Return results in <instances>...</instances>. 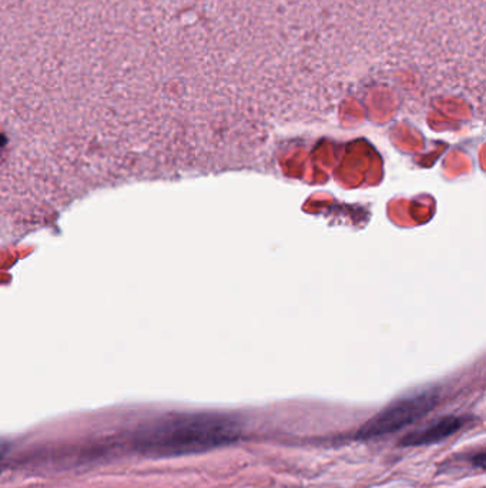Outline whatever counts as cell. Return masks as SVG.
Masks as SVG:
<instances>
[{
  "label": "cell",
  "instance_id": "4",
  "mask_svg": "<svg viewBox=\"0 0 486 488\" xmlns=\"http://www.w3.org/2000/svg\"><path fill=\"white\" fill-rule=\"evenodd\" d=\"M9 450H10V443L0 439V463H1V460L7 456Z\"/></svg>",
  "mask_w": 486,
  "mask_h": 488
},
{
  "label": "cell",
  "instance_id": "2",
  "mask_svg": "<svg viewBox=\"0 0 486 488\" xmlns=\"http://www.w3.org/2000/svg\"><path fill=\"white\" fill-rule=\"evenodd\" d=\"M438 403V393L432 390L421 392L398 402H394L373 419H370L357 433V440H374L397 433L428 414Z\"/></svg>",
  "mask_w": 486,
  "mask_h": 488
},
{
  "label": "cell",
  "instance_id": "1",
  "mask_svg": "<svg viewBox=\"0 0 486 488\" xmlns=\"http://www.w3.org/2000/svg\"><path fill=\"white\" fill-rule=\"evenodd\" d=\"M241 439L240 423L218 413H174L140 426L131 447L151 459L180 457L211 452Z\"/></svg>",
  "mask_w": 486,
  "mask_h": 488
},
{
  "label": "cell",
  "instance_id": "3",
  "mask_svg": "<svg viewBox=\"0 0 486 488\" xmlns=\"http://www.w3.org/2000/svg\"><path fill=\"white\" fill-rule=\"evenodd\" d=\"M464 424L465 420L462 417L445 416L422 429L414 430L410 434L404 436L400 444L403 447H421L435 444L460 432L464 427Z\"/></svg>",
  "mask_w": 486,
  "mask_h": 488
}]
</instances>
